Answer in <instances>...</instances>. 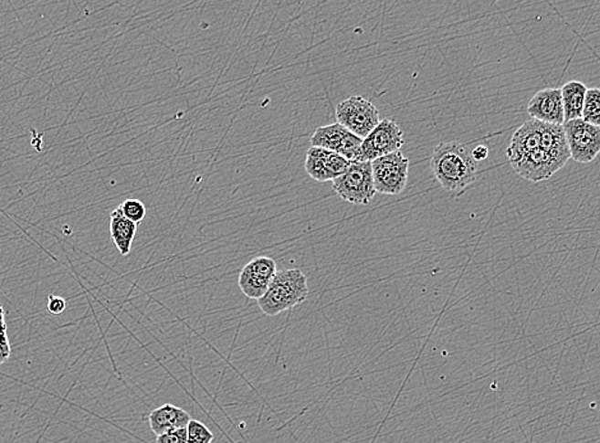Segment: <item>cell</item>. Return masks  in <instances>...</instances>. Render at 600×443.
<instances>
[{
  "mask_svg": "<svg viewBox=\"0 0 600 443\" xmlns=\"http://www.w3.org/2000/svg\"><path fill=\"white\" fill-rule=\"evenodd\" d=\"M542 125H543V121L531 119L513 133L511 143L506 150L510 163L519 162L522 157L528 156L529 153H534L541 147Z\"/></svg>",
  "mask_w": 600,
  "mask_h": 443,
  "instance_id": "obj_11",
  "label": "cell"
},
{
  "mask_svg": "<svg viewBox=\"0 0 600 443\" xmlns=\"http://www.w3.org/2000/svg\"><path fill=\"white\" fill-rule=\"evenodd\" d=\"M528 114L535 121L563 125L564 111L561 89H544L537 92L528 105Z\"/></svg>",
  "mask_w": 600,
  "mask_h": 443,
  "instance_id": "obj_10",
  "label": "cell"
},
{
  "mask_svg": "<svg viewBox=\"0 0 600 443\" xmlns=\"http://www.w3.org/2000/svg\"><path fill=\"white\" fill-rule=\"evenodd\" d=\"M563 130L571 159L580 163L595 162L600 153V127L589 124L584 119H575L564 121Z\"/></svg>",
  "mask_w": 600,
  "mask_h": 443,
  "instance_id": "obj_6",
  "label": "cell"
},
{
  "mask_svg": "<svg viewBox=\"0 0 600 443\" xmlns=\"http://www.w3.org/2000/svg\"><path fill=\"white\" fill-rule=\"evenodd\" d=\"M138 224L128 220L121 213V208H115L111 215V240L117 247L121 256L131 253L132 244L136 237Z\"/></svg>",
  "mask_w": 600,
  "mask_h": 443,
  "instance_id": "obj_13",
  "label": "cell"
},
{
  "mask_svg": "<svg viewBox=\"0 0 600 443\" xmlns=\"http://www.w3.org/2000/svg\"><path fill=\"white\" fill-rule=\"evenodd\" d=\"M351 163L332 151L311 147L307 151L306 168L307 174L314 181L325 183L335 181L344 174Z\"/></svg>",
  "mask_w": 600,
  "mask_h": 443,
  "instance_id": "obj_9",
  "label": "cell"
},
{
  "mask_svg": "<svg viewBox=\"0 0 600 443\" xmlns=\"http://www.w3.org/2000/svg\"><path fill=\"white\" fill-rule=\"evenodd\" d=\"M188 443H213L214 433L204 423L192 419L187 427Z\"/></svg>",
  "mask_w": 600,
  "mask_h": 443,
  "instance_id": "obj_18",
  "label": "cell"
},
{
  "mask_svg": "<svg viewBox=\"0 0 600 443\" xmlns=\"http://www.w3.org/2000/svg\"><path fill=\"white\" fill-rule=\"evenodd\" d=\"M404 146L400 125L391 119H382L368 137L363 140L362 162H374L378 157L397 153Z\"/></svg>",
  "mask_w": 600,
  "mask_h": 443,
  "instance_id": "obj_8",
  "label": "cell"
},
{
  "mask_svg": "<svg viewBox=\"0 0 600 443\" xmlns=\"http://www.w3.org/2000/svg\"><path fill=\"white\" fill-rule=\"evenodd\" d=\"M409 166V159L400 151L372 162L375 192L387 195H400L406 188Z\"/></svg>",
  "mask_w": 600,
  "mask_h": 443,
  "instance_id": "obj_5",
  "label": "cell"
},
{
  "mask_svg": "<svg viewBox=\"0 0 600 443\" xmlns=\"http://www.w3.org/2000/svg\"><path fill=\"white\" fill-rule=\"evenodd\" d=\"M336 119L339 124L362 140L368 137L381 121L378 109L362 96H352L339 102L336 107Z\"/></svg>",
  "mask_w": 600,
  "mask_h": 443,
  "instance_id": "obj_4",
  "label": "cell"
},
{
  "mask_svg": "<svg viewBox=\"0 0 600 443\" xmlns=\"http://www.w3.org/2000/svg\"><path fill=\"white\" fill-rule=\"evenodd\" d=\"M9 355H11V345H9L6 327H5V329H0V364L5 363Z\"/></svg>",
  "mask_w": 600,
  "mask_h": 443,
  "instance_id": "obj_22",
  "label": "cell"
},
{
  "mask_svg": "<svg viewBox=\"0 0 600 443\" xmlns=\"http://www.w3.org/2000/svg\"><path fill=\"white\" fill-rule=\"evenodd\" d=\"M582 119L589 124L600 127V89H588Z\"/></svg>",
  "mask_w": 600,
  "mask_h": 443,
  "instance_id": "obj_17",
  "label": "cell"
},
{
  "mask_svg": "<svg viewBox=\"0 0 600 443\" xmlns=\"http://www.w3.org/2000/svg\"><path fill=\"white\" fill-rule=\"evenodd\" d=\"M351 133L352 132L339 123L323 125L314 131L311 137V147H320V149L332 151L340 155Z\"/></svg>",
  "mask_w": 600,
  "mask_h": 443,
  "instance_id": "obj_14",
  "label": "cell"
},
{
  "mask_svg": "<svg viewBox=\"0 0 600 443\" xmlns=\"http://www.w3.org/2000/svg\"><path fill=\"white\" fill-rule=\"evenodd\" d=\"M332 189L342 200L357 206H367L377 194L372 163H352L344 174L332 181Z\"/></svg>",
  "mask_w": 600,
  "mask_h": 443,
  "instance_id": "obj_3",
  "label": "cell"
},
{
  "mask_svg": "<svg viewBox=\"0 0 600 443\" xmlns=\"http://www.w3.org/2000/svg\"><path fill=\"white\" fill-rule=\"evenodd\" d=\"M67 308V301L62 297H57V295H49V301H47V311L51 314H62Z\"/></svg>",
  "mask_w": 600,
  "mask_h": 443,
  "instance_id": "obj_21",
  "label": "cell"
},
{
  "mask_svg": "<svg viewBox=\"0 0 600 443\" xmlns=\"http://www.w3.org/2000/svg\"><path fill=\"white\" fill-rule=\"evenodd\" d=\"M561 92H563L564 121L582 119L588 88L583 82L571 81L564 83Z\"/></svg>",
  "mask_w": 600,
  "mask_h": 443,
  "instance_id": "obj_15",
  "label": "cell"
},
{
  "mask_svg": "<svg viewBox=\"0 0 600 443\" xmlns=\"http://www.w3.org/2000/svg\"><path fill=\"white\" fill-rule=\"evenodd\" d=\"M431 169L445 191L461 194L476 182L478 163L465 144L442 142L433 150Z\"/></svg>",
  "mask_w": 600,
  "mask_h": 443,
  "instance_id": "obj_1",
  "label": "cell"
},
{
  "mask_svg": "<svg viewBox=\"0 0 600 443\" xmlns=\"http://www.w3.org/2000/svg\"><path fill=\"white\" fill-rule=\"evenodd\" d=\"M121 213L128 220L140 224L146 217V206L140 200H127L120 206Z\"/></svg>",
  "mask_w": 600,
  "mask_h": 443,
  "instance_id": "obj_19",
  "label": "cell"
},
{
  "mask_svg": "<svg viewBox=\"0 0 600 443\" xmlns=\"http://www.w3.org/2000/svg\"><path fill=\"white\" fill-rule=\"evenodd\" d=\"M5 327H6L5 314V311H3V307L0 306V329H5Z\"/></svg>",
  "mask_w": 600,
  "mask_h": 443,
  "instance_id": "obj_24",
  "label": "cell"
},
{
  "mask_svg": "<svg viewBox=\"0 0 600 443\" xmlns=\"http://www.w3.org/2000/svg\"><path fill=\"white\" fill-rule=\"evenodd\" d=\"M156 443H188V429H174V431L156 436Z\"/></svg>",
  "mask_w": 600,
  "mask_h": 443,
  "instance_id": "obj_20",
  "label": "cell"
},
{
  "mask_svg": "<svg viewBox=\"0 0 600 443\" xmlns=\"http://www.w3.org/2000/svg\"><path fill=\"white\" fill-rule=\"evenodd\" d=\"M308 293V279L300 269H282L278 271L269 284L268 290L257 303L266 316L275 317L303 303Z\"/></svg>",
  "mask_w": 600,
  "mask_h": 443,
  "instance_id": "obj_2",
  "label": "cell"
},
{
  "mask_svg": "<svg viewBox=\"0 0 600 443\" xmlns=\"http://www.w3.org/2000/svg\"><path fill=\"white\" fill-rule=\"evenodd\" d=\"M488 153H489L488 147L484 146V144H479L476 149L471 150V156L476 160V163H480L488 159Z\"/></svg>",
  "mask_w": 600,
  "mask_h": 443,
  "instance_id": "obj_23",
  "label": "cell"
},
{
  "mask_svg": "<svg viewBox=\"0 0 600 443\" xmlns=\"http://www.w3.org/2000/svg\"><path fill=\"white\" fill-rule=\"evenodd\" d=\"M151 431L156 436L163 435L174 429L187 428L192 418L182 407L165 404L153 410L149 416Z\"/></svg>",
  "mask_w": 600,
  "mask_h": 443,
  "instance_id": "obj_12",
  "label": "cell"
},
{
  "mask_svg": "<svg viewBox=\"0 0 600 443\" xmlns=\"http://www.w3.org/2000/svg\"><path fill=\"white\" fill-rule=\"evenodd\" d=\"M271 281L259 278L248 265L244 266L239 275L238 285L242 293L249 300L258 301L268 290Z\"/></svg>",
  "mask_w": 600,
  "mask_h": 443,
  "instance_id": "obj_16",
  "label": "cell"
},
{
  "mask_svg": "<svg viewBox=\"0 0 600 443\" xmlns=\"http://www.w3.org/2000/svg\"><path fill=\"white\" fill-rule=\"evenodd\" d=\"M571 159L570 153H551L539 147L534 153L511 163L512 169L521 178L532 183H541L556 174Z\"/></svg>",
  "mask_w": 600,
  "mask_h": 443,
  "instance_id": "obj_7",
  "label": "cell"
}]
</instances>
